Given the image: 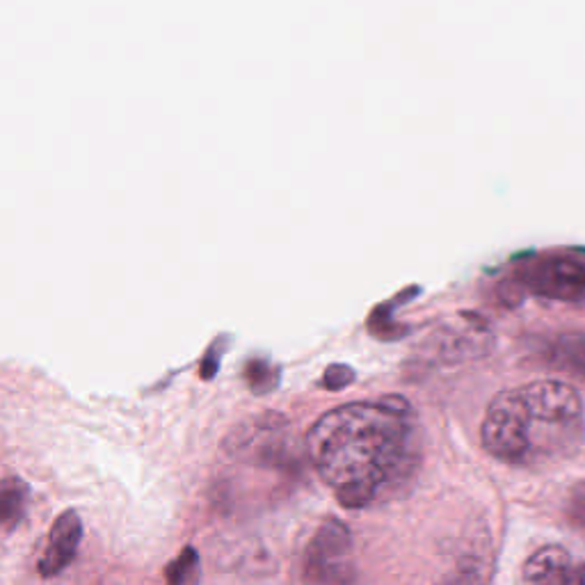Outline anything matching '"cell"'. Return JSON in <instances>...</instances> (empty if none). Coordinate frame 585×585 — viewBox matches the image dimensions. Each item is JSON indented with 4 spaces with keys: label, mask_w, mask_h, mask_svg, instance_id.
I'll return each mask as SVG.
<instances>
[{
    "label": "cell",
    "mask_w": 585,
    "mask_h": 585,
    "mask_svg": "<svg viewBox=\"0 0 585 585\" xmlns=\"http://www.w3.org/2000/svg\"><path fill=\"white\" fill-rule=\"evenodd\" d=\"M220 355H222V350H218V345L209 347V353H206V357L202 360V366H200V375L204 380H213L215 377V373L220 369Z\"/></svg>",
    "instance_id": "15"
},
{
    "label": "cell",
    "mask_w": 585,
    "mask_h": 585,
    "mask_svg": "<svg viewBox=\"0 0 585 585\" xmlns=\"http://www.w3.org/2000/svg\"><path fill=\"white\" fill-rule=\"evenodd\" d=\"M28 498L30 490L21 478L10 476L0 483V528L12 531L21 524L28 508Z\"/></svg>",
    "instance_id": "10"
},
{
    "label": "cell",
    "mask_w": 585,
    "mask_h": 585,
    "mask_svg": "<svg viewBox=\"0 0 585 585\" xmlns=\"http://www.w3.org/2000/svg\"><path fill=\"white\" fill-rule=\"evenodd\" d=\"M544 360L558 371L585 380V332L558 334L544 347Z\"/></svg>",
    "instance_id": "8"
},
{
    "label": "cell",
    "mask_w": 585,
    "mask_h": 585,
    "mask_svg": "<svg viewBox=\"0 0 585 585\" xmlns=\"http://www.w3.org/2000/svg\"><path fill=\"white\" fill-rule=\"evenodd\" d=\"M494 574V558L490 547H478L470 554H462L455 567L435 585H490Z\"/></svg>",
    "instance_id": "9"
},
{
    "label": "cell",
    "mask_w": 585,
    "mask_h": 585,
    "mask_svg": "<svg viewBox=\"0 0 585 585\" xmlns=\"http://www.w3.org/2000/svg\"><path fill=\"white\" fill-rule=\"evenodd\" d=\"M83 539V522L81 515L75 511H64L51 526L49 544L44 556L37 563V572L42 578H53L62 574L71 561L78 554V547H81Z\"/></svg>",
    "instance_id": "7"
},
{
    "label": "cell",
    "mask_w": 585,
    "mask_h": 585,
    "mask_svg": "<svg viewBox=\"0 0 585 585\" xmlns=\"http://www.w3.org/2000/svg\"><path fill=\"white\" fill-rule=\"evenodd\" d=\"M300 578L304 585H360V569L353 549V533L327 517L306 542Z\"/></svg>",
    "instance_id": "4"
},
{
    "label": "cell",
    "mask_w": 585,
    "mask_h": 585,
    "mask_svg": "<svg viewBox=\"0 0 585 585\" xmlns=\"http://www.w3.org/2000/svg\"><path fill=\"white\" fill-rule=\"evenodd\" d=\"M565 515L572 526L585 531V481L576 483L565 501Z\"/></svg>",
    "instance_id": "13"
},
{
    "label": "cell",
    "mask_w": 585,
    "mask_h": 585,
    "mask_svg": "<svg viewBox=\"0 0 585 585\" xmlns=\"http://www.w3.org/2000/svg\"><path fill=\"white\" fill-rule=\"evenodd\" d=\"M522 282L542 297L585 302V254L565 252L539 259L522 270Z\"/></svg>",
    "instance_id": "5"
},
{
    "label": "cell",
    "mask_w": 585,
    "mask_h": 585,
    "mask_svg": "<svg viewBox=\"0 0 585 585\" xmlns=\"http://www.w3.org/2000/svg\"><path fill=\"white\" fill-rule=\"evenodd\" d=\"M224 451L231 457L261 466V470H272L280 476L300 474L289 421L282 414L268 412L241 423L226 437Z\"/></svg>",
    "instance_id": "3"
},
{
    "label": "cell",
    "mask_w": 585,
    "mask_h": 585,
    "mask_svg": "<svg viewBox=\"0 0 585 585\" xmlns=\"http://www.w3.org/2000/svg\"><path fill=\"white\" fill-rule=\"evenodd\" d=\"M483 448L520 470L569 460L585 442V407L576 389L537 380L496 394L481 427Z\"/></svg>",
    "instance_id": "2"
},
{
    "label": "cell",
    "mask_w": 585,
    "mask_h": 585,
    "mask_svg": "<svg viewBox=\"0 0 585 585\" xmlns=\"http://www.w3.org/2000/svg\"><path fill=\"white\" fill-rule=\"evenodd\" d=\"M309 462L350 511H366L407 494L423 464V433L403 396L347 403L306 431Z\"/></svg>",
    "instance_id": "1"
},
{
    "label": "cell",
    "mask_w": 585,
    "mask_h": 585,
    "mask_svg": "<svg viewBox=\"0 0 585 585\" xmlns=\"http://www.w3.org/2000/svg\"><path fill=\"white\" fill-rule=\"evenodd\" d=\"M355 377H357L355 371L347 364H332L323 375V386L327 389V392H341V389L353 384Z\"/></svg>",
    "instance_id": "14"
},
{
    "label": "cell",
    "mask_w": 585,
    "mask_h": 585,
    "mask_svg": "<svg viewBox=\"0 0 585 585\" xmlns=\"http://www.w3.org/2000/svg\"><path fill=\"white\" fill-rule=\"evenodd\" d=\"M245 380L252 394L265 396L280 384V369L272 366L268 360H250L245 366Z\"/></svg>",
    "instance_id": "12"
},
{
    "label": "cell",
    "mask_w": 585,
    "mask_h": 585,
    "mask_svg": "<svg viewBox=\"0 0 585 585\" xmlns=\"http://www.w3.org/2000/svg\"><path fill=\"white\" fill-rule=\"evenodd\" d=\"M526 585H585V558L574 561L561 544H547L524 563Z\"/></svg>",
    "instance_id": "6"
},
{
    "label": "cell",
    "mask_w": 585,
    "mask_h": 585,
    "mask_svg": "<svg viewBox=\"0 0 585 585\" xmlns=\"http://www.w3.org/2000/svg\"><path fill=\"white\" fill-rule=\"evenodd\" d=\"M168 585H200L202 558L194 547H183L181 554L165 565Z\"/></svg>",
    "instance_id": "11"
}]
</instances>
